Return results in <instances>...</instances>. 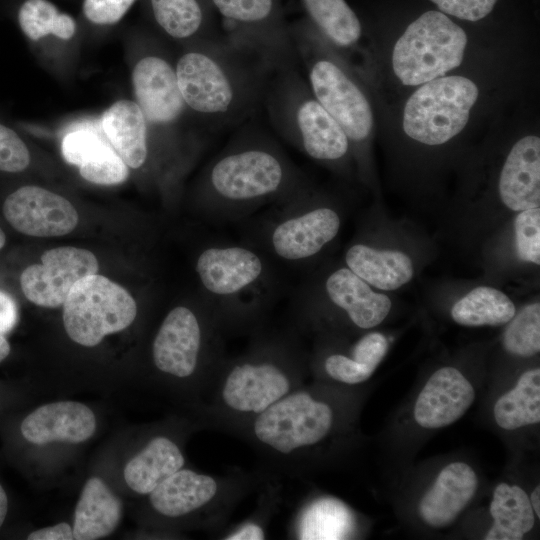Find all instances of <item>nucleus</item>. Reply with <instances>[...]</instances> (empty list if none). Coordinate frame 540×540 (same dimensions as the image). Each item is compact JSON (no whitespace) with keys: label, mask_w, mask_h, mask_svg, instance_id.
Instances as JSON below:
<instances>
[{"label":"nucleus","mask_w":540,"mask_h":540,"mask_svg":"<svg viewBox=\"0 0 540 540\" xmlns=\"http://www.w3.org/2000/svg\"><path fill=\"white\" fill-rule=\"evenodd\" d=\"M174 68L187 108L212 126L236 124L251 115L275 72L251 49L214 37L187 44Z\"/></svg>","instance_id":"f257e3e1"},{"label":"nucleus","mask_w":540,"mask_h":540,"mask_svg":"<svg viewBox=\"0 0 540 540\" xmlns=\"http://www.w3.org/2000/svg\"><path fill=\"white\" fill-rule=\"evenodd\" d=\"M203 189L212 210L238 211L303 191L302 178L280 147L249 133L234 140L210 163Z\"/></svg>","instance_id":"f03ea898"},{"label":"nucleus","mask_w":540,"mask_h":540,"mask_svg":"<svg viewBox=\"0 0 540 540\" xmlns=\"http://www.w3.org/2000/svg\"><path fill=\"white\" fill-rule=\"evenodd\" d=\"M298 386L296 354L263 342L219 365L212 377V421L240 429Z\"/></svg>","instance_id":"7ed1b4c3"},{"label":"nucleus","mask_w":540,"mask_h":540,"mask_svg":"<svg viewBox=\"0 0 540 540\" xmlns=\"http://www.w3.org/2000/svg\"><path fill=\"white\" fill-rule=\"evenodd\" d=\"M263 102L277 133L308 157L335 164L351 151L344 130L314 97L296 65L272 74Z\"/></svg>","instance_id":"20e7f679"},{"label":"nucleus","mask_w":540,"mask_h":540,"mask_svg":"<svg viewBox=\"0 0 540 540\" xmlns=\"http://www.w3.org/2000/svg\"><path fill=\"white\" fill-rule=\"evenodd\" d=\"M333 425V408L309 390L297 387L240 432L270 463L294 474L304 452L325 440Z\"/></svg>","instance_id":"39448f33"},{"label":"nucleus","mask_w":540,"mask_h":540,"mask_svg":"<svg viewBox=\"0 0 540 540\" xmlns=\"http://www.w3.org/2000/svg\"><path fill=\"white\" fill-rule=\"evenodd\" d=\"M292 38L314 97L344 130L351 147L366 143L374 127L373 110L351 71L332 45L314 34L300 30Z\"/></svg>","instance_id":"423d86ee"},{"label":"nucleus","mask_w":540,"mask_h":540,"mask_svg":"<svg viewBox=\"0 0 540 540\" xmlns=\"http://www.w3.org/2000/svg\"><path fill=\"white\" fill-rule=\"evenodd\" d=\"M195 270L221 324L247 318L270 287L264 260L244 246L207 247L197 257Z\"/></svg>","instance_id":"0eeeda50"},{"label":"nucleus","mask_w":540,"mask_h":540,"mask_svg":"<svg viewBox=\"0 0 540 540\" xmlns=\"http://www.w3.org/2000/svg\"><path fill=\"white\" fill-rule=\"evenodd\" d=\"M468 45L464 29L448 15L429 10L412 21L394 43L391 69L404 86H420L458 68Z\"/></svg>","instance_id":"6e6552de"},{"label":"nucleus","mask_w":540,"mask_h":540,"mask_svg":"<svg viewBox=\"0 0 540 540\" xmlns=\"http://www.w3.org/2000/svg\"><path fill=\"white\" fill-rule=\"evenodd\" d=\"M417 87L403 107L404 134L426 146H440L459 135L480 96L476 82L462 75H445Z\"/></svg>","instance_id":"1a4fd4ad"},{"label":"nucleus","mask_w":540,"mask_h":540,"mask_svg":"<svg viewBox=\"0 0 540 540\" xmlns=\"http://www.w3.org/2000/svg\"><path fill=\"white\" fill-rule=\"evenodd\" d=\"M63 306V324L69 338L86 347L129 327L137 315L132 295L109 278L92 274L79 279Z\"/></svg>","instance_id":"9d476101"},{"label":"nucleus","mask_w":540,"mask_h":540,"mask_svg":"<svg viewBox=\"0 0 540 540\" xmlns=\"http://www.w3.org/2000/svg\"><path fill=\"white\" fill-rule=\"evenodd\" d=\"M241 480L181 468L158 485L149 500L157 513L168 518L208 509L222 518L247 488Z\"/></svg>","instance_id":"9b49d317"},{"label":"nucleus","mask_w":540,"mask_h":540,"mask_svg":"<svg viewBox=\"0 0 540 540\" xmlns=\"http://www.w3.org/2000/svg\"><path fill=\"white\" fill-rule=\"evenodd\" d=\"M234 27L229 39L251 49L274 70L296 65L292 34L275 23V0H211Z\"/></svg>","instance_id":"f8f14e48"},{"label":"nucleus","mask_w":540,"mask_h":540,"mask_svg":"<svg viewBox=\"0 0 540 540\" xmlns=\"http://www.w3.org/2000/svg\"><path fill=\"white\" fill-rule=\"evenodd\" d=\"M209 329L198 314L186 306H176L163 319L152 344L155 367L177 378L193 376L208 345H218V326Z\"/></svg>","instance_id":"ddd939ff"},{"label":"nucleus","mask_w":540,"mask_h":540,"mask_svg":"<svg viewBox=\"0 0 540 540\" xmlns=\"http://www.w3.org/2000/svg\"><path fill=\"white\" fill-rule=\"evenodd\" d=\"M132 86L149 129L162 137L177 136L176 129L189 109L180 93L174 64L158 51L145 53L133 67Z\"/></svg>","instance_id":"4468645a"},{"label":"nucleus","mask_w":540,"mask_h":540,"mask_svg":"<svg viewBox=\"0 0 540 540\" xmlns=\"http://www.w3.org/2000/svg\"><path fill=\"white\" fill-rule=\"evenodd\" d=\"M98 270V260L91 251L74 246L56 247L43 252L41 263L22 271L20 287L33 304L56 308L64 304L79 279Z\"/></svg>","instance_id":"2eb2a0df"},{"label":"nucleus","mask_w":540,"mask_h":540,"mask_svg":"<svg viewBox=\"0 0 540 540\" xmlns=\"http://www.w3.org/2000/svg\"><path fill=\"white\" fill-rule=\"evenodd\" d=\"M3 215L18 232L33 237H56L72 232L78 213L65 197L37 185H24L4 200Z\"/></svg>","instance_id":"dca6fc26"},{"label":"nucleus","mask_w":540,"mask_h":540,"mask_svg":"<svg viewBox=\"0 0 540 540\" xmlns=\"http://www.w3.org/2000/svg\"><path fill=\"white\" fill-rule=\"evenodd\" d=\"M275 223L269 234L273 253L287 262H302L318 254L335 239L341 219L329 206L293 211Z\"/></svg>","instance_id":"f3484780"},{"label":"nucleus","mask_w":540,"mask_h":540,"mask_svg":"<svg viewBox=\"0 0 540 540\" xmlns=\"http://www.w3.org/2000/svg\"><path fill=\"white\" fill-rule=\"evenodd\" d=\"M474 399L468 379L454 367H443L431 375L419 393L414 418L427 429L446 427L460 419Z\"/></svg>","instance_id":"a211bd4d"},{"label":"nucleus","mask_w":540,"mask_h":540,"mask_svg":"<svg viewBox=\"0 0 540 540\" xmlns=\"http://www.w3.org/2000/svg\"><path fill=\"white\" fill-rule=\"evenodd\" d=\"M502 204L519 212L540 207V138L527 134L508 151L498 178Z\"/></svg>","instance_id":"6ab92c4d"},{"label":"nucleus","mask_w":540,"mask_h":540,"mask_svg":"<svg viewBox=\"0 0 540 540\" xmlns=\"http://www.w3.org/2000/svg\"><path fill=\"white\" fill-rule=\"evenodd\" d=\"M96 429V418L86 405L76 401H58L42 405L24 418L20 430L30 443H81Z\"/></svg>","instance_id":"aec40b11"},{"label":"nucleus","mask_w":540,"mask_h":540,"mask_svg":"<svg viewBox=\"0 0 540 540\" xmlns=\"http://www.w3.org/2000/svg\"><path fill=\"white\" fill-rule=\"evenodd\" d=\"M324 291L328 300L361 329L381 324L392 308V301L387 295L374 291L347 266L332 271L326 277Z\"/></svg>","instance_id":"412c9836"},{"label":"nucleus","mask_w":540,"mask_h":540,"mask_svg":"<svg viewBox=\"0 0 540 540\" xmlns=\"http://www.w3.org/2000/svg\"><path fill=\"white\" fill-rule=\"evenodd\" d=\"M477 487L478 477L468 464H448L420 501L422 519L434 528L450 525L472 500Z\"/></svg>","instance_id":"4be33fe9"},{"label":"nucleus","mask_w":540,"mask_h":540,"mask_svg":"<svg viewBox=\"0 0 540 540\" xmlns=\"http://www.w3.org/2000/svg\"><path fill=\"white\" fill-rule=\"evenodd\" d=\"M103 134L129 168L139 169L149 157L150 129L136 101L118 100L101 115Z\"/></svg>","instance_id":"5701e85b"},{"label":"nucleus","mask_w":540,"mask_h":540,"mask_svg":"<svg viewBox=\"0 0 540 540\" xmlns=\"http://www.w3.org/2000/svg\"><path fill=\"white\" fill-rule=\"evenodd\" d=\"M345 264L370 286L393 291L407 284L414 276L412 259L394 249H378L354 244L345 253Z\"/></svg>","instance_id":"b1692460"},{"label":"nucleus","mask_w":540,"mask_h":540,"mask_svg":"<svg viewBox=\"0 0 540 540\" xmlns=\"http://www.w3.org/2000/svg\"><path fill=\"white\" fill-rule=\"evenodd\" d=\"M123 513L120 499L98 477L85 483L74 512L76 540H96L112 534Z\"/></svg>","instance_id":"393cba45"},{"label":"nucleus","mask_w":540,"mask_h":540,"mask_svg":"<svg viewBox=\"0 0 540 540\" xmlns=\"http://www.w3.org/2000/svg\"><path fill=\"white\" fill-rule=\"evenodd\" d=\"M184 463V455L176 442L157 436L129 460L124 468V480L134 492L149 495L165 479L183 468Z\"/></svg>","instance_id":"a878e982"},{"label":"nucleus","mask_w":540,"mask_h":540,"mask_svg":"<svg viewBox=\"0 0 540 540\" xmlns=\"http://www.w3.org/2000/svg\"><path fill=\"white\" fill-rule=\"evenodd\" d=\"M353 511L333 497H318L295 515L292 535L302 540L348 539L355 531Z\"/></svg>","instance_id":"bb28decb"},{"label":"nucleus","mask_w":540,"mask_h":540,"mask_svg":"<svg viewBox=\"0 0 540 540\" xmlns=\"http://www.w3.org/2000/svg\"><path fill=\"white\" fill-rule=\"evenodd\" d=\"M490 514L494 523L486 540H520L534 526L535 513L525 491L500 483L493 492Z\"/></svg>","instance_id":"cd10ccee"},{"label":"nucleus","mask_w":540,"mask_h":540,"mask_svg":"<svg viewBox=\"0 0 540 540\" xmlns=\"http://www.w3.org/2000/svg\"><path fill=\"white\" fill-rule=\"evenodd\" d=\"M515 313L513 301L490 286L473 288L453 304L450 312L456 323L467 327L505 325Z\"/></svg>","instance_id":"c85d7f7f"},{"label":"nucleus","mask_w":540,"mask_h":540,"mask_svg":"<svg viewBox=\"0 0 540 540\" xmlns=\"http://www.w3.org/2000/svg\"><path fill=\"white\" fill-rule=\"evenodd\" d=\"M494 418L505 430H515L540 421V369L524 372L516 386L494 405Z\"/></svg>","instance_id":"c756f323"},{"label":"nucleus","mask_w":540,"mask_h":540,"mask_svg":"<svg viewBox=\"0 0 540 540\" xmlns=\"http://www.w3.org/2000/svg\"><path fill=\"white\" fill-rule=\"evenodd\" d=\"M321 34L335 47L356 45L362 35L359 18L345 0H303Z\"/></svg>","instance_id":"7c9ffc66"},{"label":"nucleus","mask_w":540,"mask_h":540,"mask_svg":"<svg viewBox=\"0 0 540 540\" xmlns=\"http://www.w3.org/2000/svg\"><path fill=\"white\" fill-rule=\"evenodd\" d=\"M150 4L157 25L172 39L190 44L209 38L203 34L206 19L199 0H150Z\"/></svg>","instance_id":"2f4dec72"},{"label":"nucleus","mask_w":540,"mask_h":540,"mask_svg":"<svg viewBox=\"0 0 540 540\" xmlns=\"http://www.w3.org/2000/svg\"><path fill=\"white\" fill-rule=\"evenodd\" d=\"M20 30L31 42H39L48 35L68 41L77 30V24L69 14L60 12L48 0H26L17 13Z\"/></svg>","instance_id":"473e14b6"},{"label":"nucleus","mask_w":540,"mask_h":540,"mask_svg":"<svg viewBox=\"0 0 540 540\" xmlns=\"http://www.w3.org/2000/svg\"><path fill=\"white\" fill-rule=\"evenodd\" d=\"M507 324L502 336V345L508 353L520 357H531L539 353V302L524 306Z\"/></svg>","instance_id":"72a5a7b5"},{"label":"nucleus","mask_w":540,"mask_h":540,"mask_svg":"<svg viewBox=\"0 0 540 540\" xmlns=\"http://www.w3.org/2000/svg\"><path fill=\"white\" fill-rule=\"evenodd\" d=\"M78 168L83 179L97 185H118L129 176V167L109 143Z\"/></svg>","instance_id":"f704fd0d"},{"label":"nucleus","mask_w":540,"mask_h":540,"mask_svg":"<svg viewBox=\"0 0 540 540\" xmlns=\"http://www.w3.org/2000/svg\"><path fill=\"white\" fill-rule=\"evenodd\" d=\"M514 246L519 260L540 264V207L519 211L514 218Z\"/></svg>","instance_id":"c9c22d12"},{"label":"nucleus","mask_w":540,"mask_h":540,"mask_svg":"<svg viewBox=\"0 0 540 540\" xmlns=\"http://www.w3.org/2000/svg\"><path fill=\"white\" fill-rule=\"evenodd\" d=\"M107 144L108 141L97 131L79 128L63 137L61 153L66 162L79 167Z\"/></svg>","instance_id":"e433bc0d"},{"label":"nucleus","mask_w":540,"mask_h":540,"mask_svg":"<svg viewBox=\"0 0 540 540\" xmlns=\"http://www.w3.org/2000/svg\"><path fill=\"white\" fill-rule=\"evenodd\" d=\"M31 163V153L19 133L0 122V171L21 173Z\"/></svg>","instance_id":"4c0bfd02"},{"label":"nucleus","mask_w":540,"mask_h":540,"mask_svg":"<svg viewBox=\"0 0 540 540\" xmlns=\"http://www.w3.org/2000/svg\"><path fill=\"white\" fill-rule=\"evenodd\" d=\"M135 0H84L83 13L96 25H113L128 12Z\"/></svg>","instance_id":"58836bf2"},{"label":"nucleus","mask_w":540,"mask_h":540,"mask_svg":"<svg viewBox=\"0 0 540 540\" xmlns=\"http://www.w3.org/2000/svg\"><path fill=\"white\" fill-rule=\"evenodd\" d=\"M440 12L466 21L485 18L498 0H430Z\"/></svg>","instance_id":"ea45409f"},{"label":"nucleus","mask_w":540,"mask_h":540,"mask_svg":"<svg viewBox=\"0 0 540 540\" xmlns=\"http://www.w3.org/2000/svg\"><path fill=\"white\" fill-rule=\"evenodd\" d=\"M262 520L249 519L225 534V540H262L266 537Z\"/></svg>","instance_id":"a19ab883"},{"label":"nucleus","mask_w":540,"mask_h":540,"mask_svg":"<svg viewBox=\"0 0 540 540\" xmlns=\"http://www.w3.org/2000/svg\"><path fill=\"white\" fill-rule=\"evenodd\" d=\"M18 308L13 298L0 290V333L9 332L17 323Z\"/></svg>","instance_id":"79ce46f5"},{"label":"nucleus","mask_w":540,"mask_h":540,"mask_svg":"<svg viewBox=\"0 0 540 540\" xmlns=\"http://www.w3.org/2000/svg\"><path fill=\"white\" fill-rule=\"evenodd\" d=\"M29 540H72L74 539L73 528L66 522L41 528L31 532Z\"/></svg>","instance_id":"37998d69"},{"label":"nucleus","mask_w":540,"mask_h":540,"mask_svg":"<svg viewBox=\"0 0 540 540\" xmlns=\"http://www.w3.org/2000/svg\"><path fill=\"white\" fill-rule=\"evenodd\" d=\"M8 511V498L2 485L0 484V527L5 521Z\"/></svg>","instance_id":"c03bdc74"},{"label":"nucleus","mask_w":540,"mask_h":540,"mask_svg":"<svg viewBox=\"0 0 540 540\" xmlns=\"http://www.w3.org/2000/svg\"><path fill=\"white\" fill-rule=\"evenodd\" d=\"M530 503L534 513L540 518V487L536 486L531 494Z\"/></svg>","instance_id":"a18cd8bd"},{"label":"nucleus","mask_w":540,"mask_h":540,"mask_svg":"<svg viewBox=\"0 0 540 540\" xmlns=\"http://www.w3.org/2000/svg\"><path fill=\"white\" fill-rule=\"evenodd\" d=\"M11 347L7 339L0 333V362H2L10 353Z\"/></svg>","instance_id":"49530a36"},{"label":"nucleus","mask_w":540,"mask_h":540,"mask_svg":"<svg viewBox=\"0 0 540 540\" xmlns=\"http://www.w3.org/2000/svg\"><path fill=\"white\" fill-rule=\"evenodd\" d=\"M6 243V236L4 231L0 227V250L4 247Z\"/></svg>","instance_id":"de8ad7c7"}]
</instances>
